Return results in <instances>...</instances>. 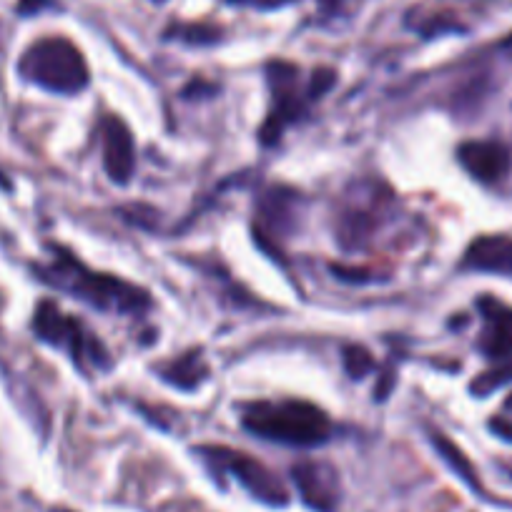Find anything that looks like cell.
Segmentation results:
<instances>
[{
	"mask_svg": "<svg viewBox=\"0 0 512 512\" xmlns=\"http://www.w3.org/2000/svg\"><path fill=\"white\" fill-rule=\"evenodd\" d=\"M36 274L48 287L73 294L98 312L139 317L151 309V294L146 289L113 274L91 272L63 246H51V262L36 267Z\"/></svg>",
	"mask_w": 512,
	"mask_h": 512,
	"instance_id": "1",
	"label": "cell"
},
{
	"mask_svg": "<svg viewBox=\"0 0 512 512\" xmlns=\"http://www.w3.org/2000/svg\"><path fill=\"white\" fill-rule=\"evenodd\" d=\"M241 422L251 435L287 447H319L332 437L327 412L304 400L254 402Z\"/></svg>",
	"mask_w": 512,
	"mask_h": 512,
	"instance_id": "2",
	"label": "cell"
},
{
	"mask_svg": "<svg viewBox=\"0 0 512 512\" xmlns=\"http://www.w3.org/2000/svg\"><path fill=\"white\" fill-rule=\"evenodd\" d=\"M18 71L26 81L58 96H76L91 81L83 53L61 36H48L33 43L23 53Z\"/></svg>",
	"mask_w": 512,
	"mask_h": 512,
	"instance_id": "3",
	"label": "cell"
},
{
	"mask_svg": "<svg viewBox=\"0 0 512 512\" xmlns=\"http://www.w3.org/2000/svg\"><path fill=\"white\" fill-rule=\"evenodd\" d=\"M395 219V194L382 181H357L344 194L337 239L344 249H362Z\"/></svg>",
	"mask_w": 512,
	"mask_h": 512,
	"instance_id": "4",
	"label": "cell"
},
{
	"mask_svg": "<svg viewBox=\"0 0 512 512\" xmlns=\"http://www.w3.org/2000/svg\"><path fill=\"white\" fill-rule=\"evenodd\" d=\"M196 455L204 460L214 477H234L254 500L264 502L269 507H287L289 505V490L264 462L254 460L251 455L239 450H229L221 445H204L196 447Z\"/></svg>",
	"mask_w": 512,
	"mask_h": 512,
	"instance_id": "5",
	"label": "cell"
},
{
	"mask_svg": "<svg viewBox=\"0 0 512 512\" xmlns=\"http://www.w3.org/2000/svg\"><path fill=\"white\" fill-rule=\"evenodd\" d=\"M33 332L38 334L41 342L63 349L73 359V364H78L81 369L111 367V357H108L101 339L88 332L83 322L61 312L58 304L48 302V299L38 304L36 314H33Z\"/></svg>",
	"mask_w": 512,
	"mask_h": 512,
	"instance_id": "6",
	"label": "cell"
},
{
	"mask_svg": "<svg viewBox=\"0 0 512 512\" xmlns=\"http://www.w3.org/2000/svg\"><path fill=\"white\" fill-rule=\"evenodd\" d=\"M267 81L272 88V108H269V118L259 131V139L264 146H274L282 139L284 131L307 113L309 103L317 101V98H314L309 83H302L299 68L289 61L269 63Z\"/></svg>",
	"mask_w": 512,
	"mask_h": 512,
	"instance_id": "7",
	"label": "cell"
},
{
	"mask_svg": "<svg viewBox=\"0 0 512 512\" xmlns=\"http://www.w3.org/2000/svg\"><path fill=\"white\" fill-rule=\"evenodd\" d=\"M302 206V194L287 189V186H274V189L264 191L256 201V241L269 251H272V244L279 249V244L297 231L299 219H302Z\"/></svg>",
	"mask_w": 512,
	"mask_h": 512,
	"instance_id": "8",
	"label": "cell"
},
{
	"mask_svg": "<svg viewBox=\"0 0 512 512\" xmlns=\"http://www.w3.org/2000/svg\"><path fill=\"white\" fill-rule=\"evenodd\" d=\"M292 480L297 485L299 497H302V502L309 510L337 512L342 490H339V477L332 465L302 460L292 467Z\"/></svg>",
	"mask_w": 512,
	"mask_h": 512,
	"instance_id": "9",
	"label": "cell"
},
{
	"mask_svg": "<svg viewBox=\"0 0 512 512\" xmlns=\"http://www.w3.org/2000/svg\"><path fill=\"white\" fill-rule=\"evenodd\" d=\"M103 169L113 184H128L136 169V146L131 128L118 116H106L101 121Z\"/></svg>",
	"mask_w": 512,
	"mask_h": 512,
	"instance_id": "10",
	"label": "cell"
},
{
	"mask_svg": "<svg viewBox=\"0 0 512 512\" xmlns=\"http://www.w3.org/2000/svg\"><path fill=\"white\" fill-rule=\"evenodd\" d=\"M477 309H480L482 319H485V329L480 334V349L487 359L495 362H510L512 359V307L502 304L500 299L485 297L477 299Z\"/></svg>",
	"mask_w": 512,
	"mask_h": 512,
	"instance_id": "11",
	"label": "cell"
},
{
	"mask_svg": "<svg viewBox=\"0 0 512 512\" xmlns=\"http://www.w3.org/2000/svg\"><path fill=\"white\" fill-rule=\"evenodd\" d=\"M462 169L480 184H497L512 169V154L500 141H467L457 149Z\"/></svg>",
	"mask_w": 512,
	"mask_h": 512,
	"instance_id": "12",
	"label": "cell"
},
{
	"mask_svg": "<svg viewBox=\"0 0 512 512\" xmlns=\"http://www.w3.org/2000/svg\"><path fill=\"white\" fill-rule=\"evenodd\" d=\"M462 269L512 277V236H480L462 259Z\"/></svg>",
	"mask_w": 512,
	"mask_h": 512,
	"instance_id": "13",
	"label": "cell"
},
{
	"mask_svg": "<svg viewBox=\"0 0 512 512\" xmlns=\"http://www.w3.org/2000/svg\"><path fill=\"white\" fill-rule=\"evenodd\" d=\"M161 377L169 384L179 387V390H196L206 377H209V367L201 359L199 352H189L184 357H176L166 367L159 369Z\"/></svg>",
	"mask_w": 512,
	"mask_h": 512,
	"instance_id": "14",
	"label": "cell"
},
{
	"mask_svg": "<svg viewBox=\"0 0 512 512\" xmlns=\"http://www.w3.org/2000/svg\"><path fill=\"white\" fill-rule=\"evenodd\" d=\"M430 442L435 445V450L440 452L442 460L452 467V472H455V475L460 477L465 485H470L475 492L482 490L480 477H477L475 467H472V462L467 460V455L455 445V442L447 440V435H442V432H435V430L430 432Z\"/></svg>",
	"mask_w": 512,
	"mask_h": 512,
	"instance_id": "15",
	"label": "cell"
},
{
	"mask_svg": "<svg viewBox=\"0 0 512 512\" xmlns=\"http://www.w3.org/2000/svg\"><path fill=\"white\" fill-rule=\"evenodd\" d=\"M344 369L349 372L352 379H362L364 374H369L374 369V357L359 344H352V347L344 349Z\"/></svg>",
	"mask_w": 512,
	"mask_h": 512,
	"instance_id": "16",
	"label": "cell"
},
{
	"mask_svg": "<svg viewBox=\"0 0 512 512\" xmlns=\"http://www.w3.org/2000/svg\"><path fill=\"white\" fill-rule=\"evenodd\" d=\"M507 379H512V359L510 362H502L500 367L492 369V372L480 374V377L472 382V392L480 397H485V395H490L492 390H497L500 384H505Z\"/></svg>",
	"mask_w": 512,
	"mask_h": 512,
	"instance_id": "17",
	"label": "cell"
},
{
	"mask_svg": "<svg viewBox=\"0 0 512 512\" xmlns=\"http://www.w3.org/2000/svg\"><path fill=\"white\" fill-rule=\"evenodd\" d=\"M176 38L186 43H196V46H204V43L219 41V31L211 26H189V28H174Z\"/></svg>",
	"mask_w": 512,
	"mask_h": 512,
	"instance_id": "18",
	"label": "cell"
},
{
	"mask_svg": "<svg viewBox=\"0 0 512 512\" xmlns=\"http://www.w3.org/2000/svg\"><path fill=\"white\" fill-rule=\"evenodd\" d=\"M490 430L495 432L497 437H502V440L512 442V422L510 420H502V417H497V420L490 422Z\"/></svg>",
	"mask_w": 512,
	"mask_h": 512,
	"instance_id": "19",
	"label": "cell"
},
{
	"mask_svg": "<svg viewBox=\"0 0 512 512\" xmlns=\"http://www.w3.org/2000/svg\"><path fill=\"white\" fill-rule=\"evenodd\" d=\"M319 3H324L327 8H334V6H339V3H344V0H319Z\"/></svg>",
	"mask_w": 512,
	"mask_h": 512,
	"instance_id": "20",
	"label": "cell"
},
{
	"mask_svg": "<svg viewBox=\"0 0 512 512\" xmlns=\"http://www.w3.org/2000/svg\"><path fill=\"white\" fill-rule=\"evenodd\" d=\"M505 410H507V412H512V395L507 397V400H505Z\"/></svg>",
	"mask_w": 512,
	"mask_h": 512,
	"instance_id": "21",
	"label": "cell"
}]
</instances>
